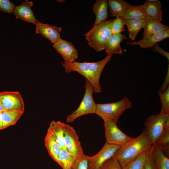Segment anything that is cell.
<instances>
[{
	"mask_svg": "<svg viewBox=\"0 0 169 169\" xmlns=\"http://www.w3.org/2000/svg\"><path fill=\"white\" fill-rule=\"evenodd\" d=\"M112 55L107 56L103 59L94 62H79L74 61L71 63L62 62L61 64L66 73L76 72L85 77L92 86L94 92L101 91L99 84L101 73L106 64L111 59Z\"/></svg>",
	"mask_w": 169,
	"mask_h": 169,
	"instance_id": "6da1fadb",
	"label": "cell"
},
{
	"mask_svg": "<svg viewBox=\"0 0 169 169\" xmlns=\"http://www.w3.org/2000/svg\"><path fill=\"white\" fill-rule=\"evenodd\" d=\"M152 145L145 129L138 136L133 138L117 150L113 157L119 162L122 168L137 157Z\"/></svg>",
	"mask_w": 169,
	"mask_h": 169,
	"instance_id": "7a4b0ae2",
	"label": "cell"
},
{
	"mask_svg": "<svg viewBox=\"0 0 169 169\" xmlns=\"http://www.w3.org/2000/svg\"><path fill=\"white\" fill-rule=\"evenodd\" d=\"M113 19L102 22L84 34L89 46L97 52L105 49L112 34L111 28Z\"/></svg>",
	"mask_w": 169,
	"mask_h": 169,
	"instance_id": "3957f363",
	"label": "cell"
},
{
	"mask_svg": "<svg viewBox=\"0 0 169 169\" xmlns=\"http://www.w3.org/2000/svg\"><path fill=\"white\" fill-rule=\"evenodd\" d=\"M131 106L130 101L125 97L115 102L97 104L95 113L103 120L110 119L117 124L119 118Z\"/></svg>",
	"mask_w": 169,
	"mask_h": 169,
	"instance_id": "277c9868",
	"label": "cell"
},
{
	"mask_svg": "<svg viewBox=\"0 0 169 169\" xmlns=\"http://www.w3.org/2000/svg\"><path fill=\"white\" fill-rule=\"evenodd\" d=\"M84 87L85 91L82 100L78 108L67 116L66 121L67 123H72L81 116L95 113L97 104L95 102L93 97L94 89L91 84L86 79Z\"/></svg>",
	"mask_w": 169,
	"mask_h": 169,
	"instance_id": "5b68a950",
	"label": "cell"
},
{
	"mask_svg": "<svg viewBox=\"0 0 169 169\" xmlns=\"http://www.w3.org/2000/svg\"><path fill=\"white\" fill-rule=\"evenodd\" d=\"M169 120V114L161 110L158 114L149 116L145 122V129L152 144L156 142L162 135L166 122Z\"/></svg>",
	"mask_w": 169,
	"mask_h": 169,
	"instance_id": "8992f818",
	"label": "cell"
},
{
	"mask_svg": "<svg viewBox=\"0 0 169 169\" xmlns=\"http://www.w3.org/2000/svg\"><path fill=\"white\" fill-rule=\"evenodd\" d=\"M106 142L109 143L120 146L124 145L133 138L122 132L113 120H103Z\"/></svg>",
	"mask_w": 169,
	"mask_h": 169,
	"instance_id": "52a82bcc",
	"label": "cell"
},
{
	"mask_svg": "<svg viewBox=\"0 0 169 169\" xmlns=\"http://www.w3.org/2000/svg\"><path fill=\"white\" fill-rule=\"evenodd\" d=\"M64 138L66 148L76 160L85 156L78 136L73 127L66 125Z\"/></svg>",
	"mask_w": 169,
	"mask_h": 169,
	"instance_id": "ba28073f",
	"label": "cell"
},
{
	"mask_svg": "<svg viewBox=\"0 0 169 169\" xmlns=\"http://www.w3.org/2000/svg\"><path fill=\"white\" fill-rule=\"evenodd\" d=\"M120 146L106 142L97 154L91 156L87 155L88 169H100L105 161L113 156Z\"/></svg>",
	"mask_w": 169,
	"mask_h": 169,
	"instance_id": "9c48e42d",
	"label": "cell"
},
{
	"mask_svg": "<svg viewBox=\"0 0 169 169\" xmlns=\"http://www.w3.org/2000/svg\"><path fill=\"white\" fill-rule=\"evenodd\" d=\"M0 101L5 110L24 112V102L21 95L18 91L0 92Z\"/></svg>",
	"mask_w": 169,
	"mask_h": 169,
	"instance_id": "30bf717a",
	"label": "cell"
},
{
	"mask_svg": "<svg viewBox=\"0 0 169 169\" xmlns=\"http://www.w3.org/2000/svg\"><path fill=\"white\" fill-rule=\"evenodd\" d=\"M53 46L64 59V62L71 63L78 58V51L70 42L61 39L54 44Z\"/></svg>",
	"mask_w": 169,
	"mask_h": 169,
	"instance_id": "8fae6325",
	"label": "cell"
},
{
	"mask_svg": "<svg viewBox=\"0 0 169 169\" xmlns=\"http://www.w3.org/2000/svg\"><path fill=\"white\" fill-rule=\"evenodd\" d=\"M33 5L32 2L26 0L20 5L15 6L13 13L16 18L35 24L38 21L36 18L31 9Z\"/></svg>",
	"mask_w": 169,
	"mask_h": 169,
	"instance_id": "7c38bea8",
	"label": "cell"
},
{
	"mask_svg": "<svg viewBox=\"0 0 169 169\" xmlns=\"http://www.w3.org/2000/svg\"><path fill=\"white\" fill-rule=\"evenodd\" d=\"M36 33L41 34L44 37L54 44L60 40V33L62 30L60 27L52 26L47 24H44L39 22L35 24Z\"/></svg>",
	"mask_w": 169,
	"mask_h": 169,
	"instance_id": "4fadbf2b",
	"label": "cell"
},
{
	"mask_svg": "<svg viewBox=\"0 0 169 169\" xmlns=\"http://www.w3.org/2000/svg\"><path fill=\"white\" fill-rule=\"evenodd\" d=\"M169 37V28H168L139 41L127 43V44L131 45H138L143 49L153 48L154 46L158 42Z\"/></svg>",
	"mask_w": 169,
	"mask_h": 169,
	"instance_id": "5bb4252c",
	"label": "cell"
},
{
	"mask_svg": "<svg viewBox=\"0 0 169 169\" xmlns=\"http://www.w3.org/2000/svg\"><path fill=\"white\" fill-rule=\"evenodd\" d=\"M146 16L152 19L161 22L162 20V12L160 1L154 2L147 0L142 5Z\"/></svg>",
	"mask_w": 169,
	"mask_h": 169,
	"instance_id": "9a60e30c",
	"label": "cell"
},
{
	"mask_svg": "<svg viewBox=\"0 0 169 169\" xmlns=\"http://www.w3.org/2000/svg\"><path fill=\"white\" fill-rule=\"evenodd\" d=\"M127 38L125 34L121 33L112 34L105 48L107 56L112 55L114 54H121L122 50L121 47V42Z\"/></svg>",
	"mask_w": 169,
	"mask_h": 169,
	"instance_id": "2e32d148",
	"label": "cell"
},
{
	"mask_svg": "<svg viewBox=\"0 0 169 169\" xmlns=\"http://www.w3.org/2000/svg\"><path fill=\"white\" fill-rule=\"evenodd\" d=\"M66 125L60 121H52L47 131L52 136L62 149L65 148L64 134Z\"/></svg>",
	"mask_w": 169,
	"mask_h": 169,
	"instance_id": "e0dca14e",
	"label": "cell"
},
{
	"mask_svg": "<svg viewBox=\"0 0 169 169\" xmlns=\"http://www.w3.org/2000/svg\"><path fill=\"white\" fill-rule=\"evenodd\" d=\"M108 7L106 0H97L94 3L93 11L96 18L94 26L106 21L109 17Z\"/></svg>",
	"mask_w": 169,
	"mask_h": 169,
	"instance_id": "ac0fdd59",
	"label": "cell"
},
{
	"mask_svg": "<svg viewBox=\"0 0 169 169\" xmlns=\"http://www.w3.org/2000/svg\"><path fill=\"white\" fill-rule=\"evenodd\" d=\"M143 28L142 39L146 38L160 32L169 28V27L146 17Z\"/></svg>",
	"mask_w": 169,
	"mask_h": 169,
	"instance_id": "d6986e66",
	"label": "cell"
},
{
	"mask_svg": "<svg viewBox=\"0 0 169 169\" xmlns=\"http://www.w3.org/2000/svg\"><path fill=\"white\" fill-rule=\"evenodd\" d=\"M24 112L5 110L0 114V130L15 124Z\"/></svg>",
	"mask_w": 169,
	"mask_h": 169,
	"instance_id": "ffe728a7",
	"label": "cell"
},
{
	"mask_svg": "<svg viewBox=\"0 0 169 169\" xmlns=\"http://www.w3.org/2000/svg\"><path fill=\"white\" fill-rule=\"evenodd\" d=\"M152 150L157 169H169V157L163 153L156 142L152 144Z\"/></svg>",
	"mask_w": 169,
	"mask_h": 169,
	"instance_id": "44dd1931",
	"label": "cell"
},
{
	"mask_svg": "<svg viewBox=\"0 0 169 169\" xmlns=\"http://www.w3.org/2000/svg\"><path fill=\"white\" fill-rule=\"evenodd\" d=\"M44 141L49 155L57 163L62 148L52 136L48 132H47Z\"/></svg>",
	"mask_w": 169,
	"mask_h": 169,
	"instance_id": "7402d4cb",
	"label": "cell"
},
{
	"mask_svg": "<svg viewBox=\"0 0 169 169\" xmlns=\"http://www.w3.org/2000/svg\"><path fill=\"white\" fill-rule=\"evenodd\" d=\"M120 16L125 20L145 19L146 17L142 5H131L125 9Z\"/></svg>",
	"mask_w": 169,
	"mask_h": 169,
	"instance_id": "603a6c76",
	"label": "cell"
},
{
	"mask_svg": "<svg viewBox=\"0 0 169 169\" xmlns=\"http://www.w3.org/2000/svg\"><path fill=\"white\" fill-rule=\"evenodd\" d=\"M107 4L110 16L115 17L120 16L125 9L131 5L123 0H108Z\"/></svg>",
	"mask_w": 169,
	"mask_h": 169,
	"instance_id": "cb8c5ba5",
	"label": "cell"
},
{
	"mask_svg": "<svg viewBox=\"0 0 169 169\" xmlns=\"http://www.w3.org/2000/svg\"><path fill=\"white\" fill-rule=\"evenodd\" d=\"M145 22V19L125 20V25L128 28L129 38L134 40L138 33L143 28Z\"/></svg>",
	"mask_w": 169,
	"mask_h": 169,
	"instance_id": "d4e9b609",
	"label": "cell"
},
{
	"mask_svg": "<svg viewBox=\"0 0 169 169\" xmlns=\"http://www.w3.org/2000/svg\"><path fill=\"white\" fill-rule=\"evenodd\" d=\"M75 160L65 148L62 149L57 163L63 169H72Z\"/></svg>",
	"mask_w": 169,
	"mask_h": 169,
	"instance_id": "484cf974",
	"label": "cell"
},
{
	"mask_svg": "<svg viewBox=\"0 0 169 169\" xmlns=\"http://www.w3.org/2000/svg\"><path fill=\"white\" fill-rule=\"evenodd\" d=\"M152 145L137 157L122 168V169H143L147 156Z\"/></svg>",
	"mask_w": 169,
	"mask_h": 169,
	"instance_id": "4316f807",
	"label": "cell"
},
{
	"mask_svg": "<svg viewBox=\"0 0 169 169\" xmlns=\"http://www.w3.org/2000/svg\"><path fill=\"white\" fill-rule=\"evenodd\" d=\"M125 19L121 16H118L113 19L111 28L112 34L121 33L125 30Z\"/></svg>",
	"mask_w": 169,
	"mask_h": 169,
	"instance_id": "83f0119b",
	"label": "cell"
},
{
	"mask_svg": "<svg viewBox=\"0 0 169 169\" xmlns=\"http://www.w3.org/2000/svg\"><path fill=\"white\" fill-rule=\"evenodd\" d=\"M158 94L162 105L161 109L166 113L169 114V86L164 91H158Z\"/></svg>",
	"mask_w": 169,
	"mask_h": 169,
	"instance_id": "f1b7e54d",
	"label": "cell"
},
{
	"mask_svg": "<svg viewBox=\"0 0 169 169\" xmlns=\"http://www.w3.org/2000/svg\"><path fill=\"white\" fill-rule=\"evenodd\" d=\"M156 143L159 146H169V120L166 122L162 135Z\"/></svg>",
	"mask_w": 169,
	"mask_h": 169,
	"instance_id": "f546056e",
	"label": "cell"
},
{
	"mask_svg": "<svg viewBox=\"0 0 169 169\" xmlns=\"http://www.w3.org/2000/svg\"><path fill=\"white\" fill-rule=\"evenodd\" d=\"M100 169H122V167L117 160L112 157L105 161Z\"/></svg>",
	"mask_w": 169,
	"mask_h": 169,
	"instance_id": "4dcf8cb0",
	"label": "cell"
},
{
	"mask_svg": "<svg viewBox=\"0 0 169 169\" xmlns=\"http://www.w3.org/2000/svg\"><path fill=\"white\" fill-rule=\"evenodd\" d=\"M15 6L9 0H0V11L5 13H13Z\"/></svg>",
	"mask_w": 169,
	"mask_h": 169,
	"instance_id": "1f68e13d",
	"label": "cell"
},
{
	"mask_svg": "<svg viewBox=\"0 0 169 169\" xmlns=\"http://www.w3.org/2000/svg\"><path fill=\"white\" fill-rule=\"evenodd\" d=\"M87 155L75 160L72 169H88V159Z\"/></svg>",
	"mask_w": 169,
	"mask_h": 169,
	"instance_id": "d6a6232c",
	"label": "cell"
},
{
	"mask_svg": "<svg viewBox=\"0 0 169 169\" xmlns=\"http://www.w3.org/2000/svg\"><path fill=\"white\" fill-rule=\"evenodd\" d=\"M143 169H157L153 157L152 146L148 153Z\"/></svg>",
	"mask_w": 169,
	"mask_h": 169,
	"instance_id": "836d02e7",
	"label": "cell"
},
{
	"mask_svg": "<svg viewBox=\"0 0 169 169\" xmlns=\"http://www.w3.org/2000/svg\"><path fill=\"white\" fill-rule=\"evenodd\" d=\"M153 48L154 49H152L153 50L166 57L168 59V62L169 61V53L168 52H167L163 49L160 47L159 45L157 43L154 46Z\"/></svg>",
	"mask_w": 169,
	"mask_h": 169,
	"instance_id": "e575fe53",
	"label": "cell"
},
{
	"mask_svg": "<svg viewBox=\"0 0 169 169\" xmlns=\"http://www.w3.org/2000/svg\"><path fill=\"white\" fill-rule=\"evenodd\" d=\"M5 110L3 107V105L0 101V114Z\"/></svg>",
	"mask_w": 169,
	"mask_h": 169,
	"instance_id": "d590c367",
	"label": "cell"
},
{
	"mask_svg": "<svg viewBox=\"0 0 169 169\" xmlns=\"http://www.w3.org/2000/svg\"><path fill=\"white\" fill-rule=\"evenodd\" d=\"M58 2H59L62 3L63 2H64L65 1V0H57Z\"/></svg>",
	"mask_w": 169,
	"mask_h": 169,
	"instance_id": "8d00e7d4",
	"label": "cell"
}]
</instances>
